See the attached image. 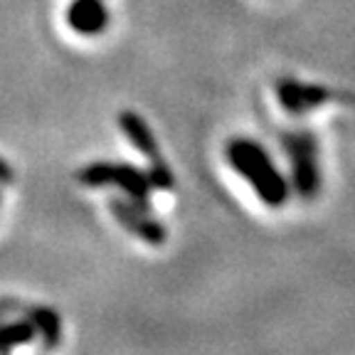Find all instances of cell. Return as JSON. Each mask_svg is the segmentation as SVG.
<instances>
[{
  "label": "cell",
  "instance_id": "5b68a950",
  "mask_svg": "<svg viewBox=\"0 0 355 355\" xmlns=\"http://www.w3.org/2000/svg\"><path fill=\"white\" fill-rule=\"evenodd\" d=\"M121 126H123V131L128 133L131 144L136 146L153 166H161L163 158H161V148H158V141L153 139V133H150V128L146 126L144 119L126 111V114H121Z\"/></svg>",
  "mask_w": 355,
  "mask_h": 355
},
{
  "label": "cell",
  "instance_id": "8992f818",
  "mask_svg": "<svg viewBox=\"0 0 355 355\" xmlns=\"http://www.w3.org/2000/svg\"><path fill=\"white\" fill-rule=\"evenodd\" d=\"M28 313L35 326L40 328V333L44 336V345L47 348L57 345V340H60V316H55L47 309H28Z\"/></svg>",
  "mask_w": 355,
  "mask_h": 355
},
{
  "label": "cell",
  "instance_id": "52a82bcc",
  "mask_svg": "<svg viewBox=\"0 0 355 355\" xmlns=\"http://www.w3.org/2000/svg\"><path fill=\"white\" fill-rule=\"evenodd\" d=\"M35 336L33 323H10V326H0V353L10 350L15 343H28Z\"/></svg>",
  "mask_w": 355,
  "mask_h": 355
},
{
  "label": "cell",
  "instance_id": "6da1fadb",
  "mask_svg": "<svg viewBox=\"0 0 355 355\" xmlns=\"http://www.w3.org/2000/svg\"><path fill=\"white\" fill-rule=\"evenodd\" d=\"M227 158L239 173H242L254 190L261 195L266 205H282L286 198V185L277 168L272 166L269 155L252 141H232L227 148Z\"/></svg>",
  "mask_w": 355,
  "mask_h": 355
},
{
  "label": "cell",
  "instance_id": "ba28073f",
  "mask_svg": "<svg viewBox=\"0 0 355 355\" xmlns=\"http://www.w3.org/2000/svg\"><path fill=\"white\" fill-rule=\"evenodd\" d=\"M0 180H3V183H12V171L6 161H0Z\"/></svg>",
  "mask_w": 355,
  "mask_h": 355
},
{
  "label": "cell",
  "instance_id": "3957f363",
  "mask_svg": "<svg viewBox=\"0 0 355 355\" xmlns=\"http://www.w3.org/2000/svg\"><path fill=\"white\" fill-rule=\"evenodd\" d=\"M111 212H114V217L121 222L128 232L146 239V242L163 244V239H166V230H163L158 222L150 220V217H146L144 215L146 210H141V207L126 205V202H121V200H111Z\"/></svg>",
  "mask_w": 355,
  "mask_h": 355
},
{
  "label": "cell",
  "instance_id": "7a4b0ae2",
  "mask_svg": "<svg viewBox=\"0 0 355 355\" xmlns=\"http://www.w3.org/2000/svg\"><path fill=\"white\" fill-rule=\"evenodd\" d=\"M79 180L87 185H119L123 188L131 200L136 202V207L148 212V190H150V178L148 173H141L131 166H111V163H94V166L84 168L79 173Z\"/></svg>",
  "mask_w": 355,
  "mask_h": 355
},
{
  "label": "cell",
  "instance_id": "277c9868",
  "mask_svg": "<svg viewBox=\"0 0 355 355\" xmlns=\"http://www.w3.org/2000/svg\"><path fill=\"white\" fill-rule=\"evenodd\" d=\"M67 17H69L72 30H77L82 35L101 33L106 28V22H109V12H106L101 0H74Z\"/></svg>",
  "mask_w": 355,
  "mask_h": 355
}]
</instances>
